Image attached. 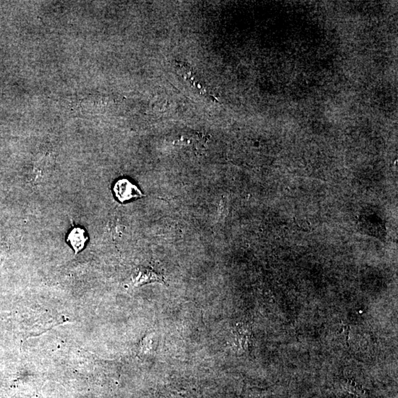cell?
<instances>
[{
	"label": "cell",
	"instance_id": "1",
	"mask_svg": "<svg viewBox=\"0 0 398 398\" xmlns=\"http://www.w3.org/2000/svg\"><path fill=\"white\" fill-rule=\"evenodd\" d=\"M113 190L117 199L121 203L144 196L142 191L126 178L118 180L114 186Z\"/></svg>",
	"mask_w": 398,
	"mask_h": 398
},
{
	"label": "cell",
	"instance_id": "2",
	"mask_svg": "<svg viewBox=\"0 0 398 398\" xmlns=\"http://www.w3.org/2000/svg\"><path fill=\"white\" fill-rule=\"evenodd\" d=\"M87 240L88 237L86 231L80 227L72 229L67 237V241L70 243L71 246L75 251V254L80 252L84 248Z\"/></svg>",
	"mask_w": 398,
	"mask_h": 398
}]
</instances>
